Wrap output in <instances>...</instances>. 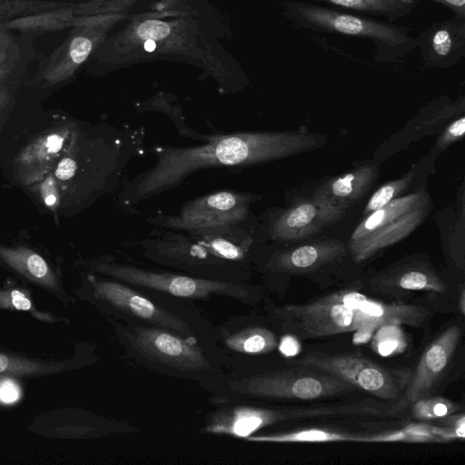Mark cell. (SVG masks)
<instances>
[{"instance_id":"9","label":"cell","mask_w":465,"mask_h":465,"mask_svg":"<svg viewBox=\"0 0 465 465\" xmlns=\"http://www.w3.org/2000/svg\"><path fill=\"white\" fill-rule=\"evenodd\" d=\"M294 365L313 367L333 374L388 403H395L403 394L411 375L407 367H388L357 353L310 351Z\"/></svg>"},{"instance_id":"15","label":"cell","mask_w":465,"mask_h":465,"mask_svg":"<svg viewBox=\"0 0 465 465\" xmlns=\"http://www.w3.org/2000/svg\"><path fill=\"white\" fill-rule=\"evenodd\" d=\"M345 215V207L314 193L311 200L271 213L263 228L276 242H295L308 239Z\"/></svg>"},{"instance_id":"24","label":"cell","mask_w":465,"mask_h":465,"mask_svg":"<svg viewBox=\"0 0 465 465\" xmlns=\"http://www.w3.org/2000/svg\"><path fill=\"white\" fill-rule=\"evenodd\" d=\"M74 361H47L0 351V374L15 378L41 377L59 372Z\"/></svg>"},{"instance_id":"35","label":"cell","mask_w":465,"mask_h":465,"mask_svg":"<svg viewBox=\"0 0 465 465\" xmlns=\"http://www.w3.org/2000/svg\"><path fill=\"white\" fill-rule=\"evenodd\" d=\"M449 9L452 15L465 16V0H428Z\"/></svg>"},{"instance_id":"16","label":"cell","mask_w":465,"mask_h":465,"mask_svg":"<svg viewBox=\"0 0 465 465\" xmlns=\"http://www.w3.org/2000/svg\"><path fill=\"white\" fill-rule=\"evenodd\" d=\"M80 134L75 125L53 128L30 142L15 159L19 181L31 185L50 173L61 153L76 147Z\"/></svg>"},{"instance_id":"8","label":"cell","mask_w":465,"mask_h":465,"mask_svg":"<svg viewBox=\"0 0 465 465\" xmlns=\"http://www.w3.org/2000/svg\"><path fill=\"white\" fill-rule=\"evenodd\" d=\"M237 395L270 400L315 401L359 391L351 383L322 370L294 365L235 379L229 383Z\"/></svg>"},{"instance_id":"12","label":"cell","mask_w":465,"mask_h":465,"mask_svg":"<svg viewBox=\"0 0 465 465\" xmlns=\"http://www.w3.org/2000/svg\"><path fill=\"white\" fill-rule=\"evenodd\" d=\"M261 195L235 190H221L186 202L175 214L158 213L146 221L157 228L189 231L220 228L252 221V205Z\"/></svg>"},{"instance_id":"2","label":"cell","mask_w":465,"mask_h":465,"mask_svg":"<svg viewBox=\"0 0 465 465\" xmlns=\"http://www.w3.org/2000/svg\"><path fill=\"white\" fill-rule=\"evenodd\" d=\"M263 226L258 219L212 229L173 231L155 228L137 242L151 262L185 274L245 282L262 248Z\"/></svg>"},{"instance_id":"1","label":"cell","mask_w":465,"mask_h":465,"mask_svg":"<svg viewBox=\"0 0 465 465\" xmlns=\"http://www.w3.org/2000/svg\"><path fill=\"white\" fill-rule=\"evenodd\" d=\"M203 143L193 146L155 145L149 148L154 163L130 180L124 179L118 196L126 210L179 186L203 169L252 166L312 150L318 140L301 132H236L197 134Z\"/></svg>"},{"instance_id":"29","label":"cell","mask_w":465,"mask_h":465,"mask_svg":"<svg viewBox=\"0 0 465 465\" xmlns=\"http://www.w3.org/2000/svg\"><path fill=\"white\" fill-rule=\"evenodd\" d=\"M137 35L143 40H161L168 36L171 29L168 24L160 20H148L137 28Z\"/></svg>"},{"instance_id":"27","label":"cell","mask_w":465,"mask_h":465,"mask_svg":"<svg viewBox=\"0 0 465 465\" xmlns=\"http://www.w3.org/2000/svg\"><path fill=\"white\" fill-rule=\"evenodd\" d=\"M0 308L27 312L44 322H52L57 321V318L52 313L37 310L29 295V292L20 288L0 289Z\"/></svg>"},{"instance_id":"23","label":"cell","mask_w":465,"mask_h":465,"mask_svg":"<svg viewBox=\"0 0 465 465\" xmlns=\"http://www.w3.org/2000/svg\"><path fill=\"white\" fill-rule=\"evenodd\" d=\"M223 342L231 351L248 355H262L274 351L279 344L276 333L262 325L240 328L223 335Z\"/></svg>"},{"instance_id":"20","label":"cell","mask_w":465,"mask_h":465,"mask_svg":"<svg viewBox=\"0 0 465 465\" xmlns=\"http://www.w3.org/2000/svg\"><path fill=\"white\" fill-rule=\"evenodd\" d=\"M379 175L374 164L360 165L319 187L315 194L324 196L345 208L361 198Z\"/></svg>"},{"instance_id":"14","label":"cell","mask_w":465,"mask_h":465,"mask_svg":"<svg viewBox=\"0 0 465 465\" xmlns=\"http://www.w3.org/2000/svg\"><path fill=\"white\" fill-rule=\"evenodd\" d=\"M365 289L393 301L407 302L416 292L449 302L456 307L460 285L454 286L426 258L408 257L388 265L381 271L358 279Z\"/></svg>"},{"instance_id":"13","label":"cell","mask_w":465,"mask_h":465,"mask_svg":"<svg viewBox=\"0 0 465 465\" xmlns=\"http://www.w3.org/2000/svg\"><path fill=\"white\" fill-rule=\"evenodd\" d=\"M117 327L121 341L143 360L187 373L205 372L212 367L193 336L148 324Z\"/></svg>"},{"instance_id":"21","label":"cell","mask_w":465,"mask_h":465,"mask_svg":"<svg viewBox=\"0 0 465 465\" xmlns=\"http://www.w3.org/2000/svg\"><path fill=\"white\" fill-rule=\"evenodd\" d=\"M361 432H351L329 427H311L273 433H254L245 439L252 443H327L360 442Z\"/></svg>"},{"instance_id":"3","label":"cell","mask_w":465,"mask_h":465,"mask_svg":"<svg viewBox=\"0 0 465 465\" xmlns=\"http://www.w3.org/2000/svg\"><path fill=\"white\" fill-rule=\"evenodd\" d=\"M282 7L294 28L371 41L376 63H397L417 49L406 25L303 0L284 1Z\"/></svg>"},{"instance_id":"36","label":"cell","mask_w":465,"mask_h":465,"mask_svg":"<svg viewBox=\"0 0 465 465\" xmlns=\"http://www.w3.org/2000/svg\"><path fill=\"white\" fill-rule=\"evenodd\" d=\"M456 305H457L458 314L464 317L465 316V287H464V283H462L460 286Z\"/></svg>"},{"instance_id":"5","label":"cell","mask_w":465,"mask_h":465,"mask_svg":"<svg viewBox=\"0 0 465 465\" xmlns=\"http://www.w3.org/2000/svg\"><path fill=\"white\" fill-rule=\"evenodd\" d=\"M93 272L133 286L164 292L178 298L203 300L213 295L224 296L243 303L255 304L264 298L261 286L246 282L210 280L185 273L154 271L130 263L118 262L104 256L91 262Z\"/></svg>"},{"instance_id":"34","label":"cell","mask_w":465,"mask_h":465,"mask_svg":"<svg viewBox=\"0 0 465 465\" xmlns=\"http://www.w3.org/2000/svg\"><path fill=\"white\" fill-rule=\"evenodd\" d=\"M77 151L73 155H64L57 163L54 176L61 181H69L75 177L79 170V163L76 159Z\"/></svg>"},{"instance_id":"30","label":"cell","mask_w":465,"mask_h":465,"mask_svg":"<svg viewBox=\"0 0 465 465\" xmlns=\"http://www.w3.org/2000/svg\"><path fill=\"white\" fill-rule=\"evenodd\" d=\"M465 133V118L461 115L460 118L450 123L446 127L437 141V148L444 150L451 143L460 140Z\"/></svg>"},{"instance_id":"33","label":"cell","mask_w":465,"mask_h":465,"mask_svg":"<svg viewBox=\"0 0 465 465\" xmlns=\"http://www.w3.org/2000/svg\"><path fill=\"white\" fill-rule=\"evenodd\" d=\"M92 42L90 39L84 36H77L73 39L69 46L68 55L71 64L78 65L82 64L89 55L92 50Z\"/></svg>"},{"instance_id":"31","label":"cell","mask_w":465,"mask_h":465,"mask_svg":"<svg viewBox=\"0 0 465 465\" xmlns=\"http://www.w3.org/2000/svg\"><path fill=\"white\" fill-rule=\"evenodd\" d=\"M16 378L0 374V404L8 405L16 402L22 395Z\"/></svg>"},{"instance_id":"25","label":"cell","mask_w":465,"mask_h":465,"mask_svg":"<svg viewBox=\"0 0 465 465\" xmlns=\"http://www.w3.org/2000/svg\"><path fill=\"white\" fill-rule=\"evenodd\" d=\"M409 418L419 421H432L445 416L464 411L461 403L440 395L419 399L409 405Z\"/></svg>"},{"instance_id":"7","label":"cell","mask_w":465,"mask_h":465,"mask_svg":"<svg viewBox=\"0 0 465 465\" xmlns=\"http://www.w3.org/2000/svg\"><path fill=\"white\" fill-rule=\"evenodd\" d=\"M430 203L428 192L420 187L365 215L347 247L352 262H366L411 234L429 214Z\"/></svg>"},{"instance_id":"37","label":"cell","mask_w":465,"mask_h":465,"mask_svg":"<svg viewBox=\"0 0 465 465\" xmlns=\"http://www.w3.org/2000/svg\"><path fill=\"white\" fill-rule=\"evenodd\" d=\"M144 47L147 51H153L155 48V42L153 40H146Z\"/></svg>"},{"instance_id":"28","label":"cell","mask_w":465,"mask_h":465,"mask_svg":"<svg viewBox=\"0 0 465 465\" xmlns=\"http://www.w3.org/2000/svg\"><path fill=\"white\" fill-rule=\"evenodd\" d=\"M414 174L415 168H412L401 178L391 181L378 188L370 197L363 211V215L365 216L400 197L410 187Z\"/></svg>"},{"instance_id":"18","label":"cell","mask_w":465,"mask_h":465,"mask_svg":"<svg viewBox=\"0 0 465 465\" xmlns=\"http://www.w3.org/2000/svg\"><path fill=\"white\" fill-rule=\"evenodd\" d=\"M0 261L25 280L66 300L56 273L38 252L24 245H0Z\"/></svg>"},{"instance_id":"19","label":"cell","mask_w":465,"mask_h":465,"mask_svg":"<svg viewBox=\"0 0 465 465\" xmlns=\"http://www.w3.org/2000/svg\"><path fill=\"white\" fill-rule=\"evenodd\" d=\"M460 440L451 429L426 421L415 420L398 430L364 433V443H448Z\"/></svg>"},{"instance_id":"32","label":"cell","mask_w":465,"mask_h":465,"mask_svg":"<svg viewBox=\"0 0 465 465\" xmlns=\"http://www.w3.org/2000/svg\"><path fill=\"white\" fill-rule=\"evenodd\" d=\"M39 193L44 203L54 212L59 205V192L55 180L50 173L41 180Z\"/></svg>"},{"instance_id":"17","label":"cell","mask_w":465,"mask_h":465,"mask_svg":"<svg viewBox=\"0 0 465 465\" xmlns=\"http://www.w3.org/2000/svg\"><path fill=\"white\" fill-rule=\"evenodd\" d=\"M424 68H450L465 56V16L434 22L417 36Z\"/></svg>"},{"instance_id":"10","label":"cell","mask_w":465,"mask_h":465,"mask_svg":"<svg viewBox=\"0 0 465 465\" xmlns=\"http://www.w3.org/2000/svg\"><path fill=\"white\" fill-rule=\"evenodd\" d=\"M348 254L343 242L327 239L276 250L264 257L256 255L253 264L268 284L276 277L304 276L321 288H329L344 279L341 266Z\"/></svg>"},{"instance_id":"22","label":"cell","mask_w":465,"mask_h":465,"mask_svg":"<svg viewBox=\"0 0 465 465\" xmlns=\"http://www.w3.org/2000/svg\"><path fill=\"white\" fill-rule=\"evenodd\" d=\"M389 22L409 15L418 5V0H303Z\"/></svg>"},{"instance_id":"26","label":"cell","mask_w":465,"mask_h":465,"mask_svg":"<svg viewBox=\"0 0 465 465\" xmlns=\"http://www.w3.org/2000/svg\"><path fill=\"white\" fill-rule=\"evenodd\" d=\"M408 344V339L401 325L395 323L380 326L371 337L372 351L383 357L402 353Z\"/></svg>"},{"instance_id":"4","label":"cell","mask_w":465,"mask_h":465,"mask_svg":"<svg viewBox=\"0 0 465 465\" xmlns=\"http://www.w3.org/2000/svg\"><path fill=\"white\" fill-rule=\"evenodd\" d=\"M264 302L272 324L297 341L355 331L358 335L354 339L363 333L366 341L383 325L371 313L353 304L348 287L303 303L277 305L268 297Z\"/></svg>"},{"instance_id":"11","label":"cell","mask_w":465,"mask_h":465,"mask_svg":"<svg viewBox=\"0 0 465 465\" xmlns=\"http://www.w3.org/2000/svg\"><path fill=\"white\" fill-rule=\"evenodd\" d=\"M83 296L100 311L122 320L145 322L184 337L193 336L191 325L184 319L124 282L87 274Z\"/></svg>"},{"instance_id":"6","label":"cell","mask_w":465,"mask_h":465,"mask_svg":"<svg viewBox=\"0 0 465 465\" xmlns=\"http://www.w3.org/2000/svg\"><path fill=\"white\" fill-rule=\"evenodd\" d=\"M464 331V317L457 315L428 341L402 396L391 407V417L401 414L419 399L438 395L459 376L463 366Z\"/></svg>"}]
</instances>
